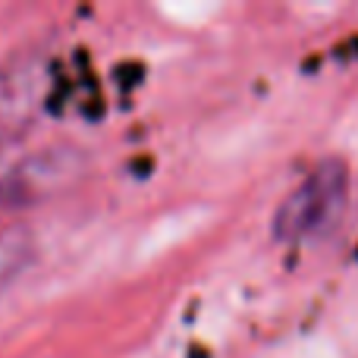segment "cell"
Returning <instances> with one entry per match:
<instances>
[{
    "label": "cell",
    "instance_id": "obj_1",
    "mask_svg": "<svg viewBox=\"0 0 358 358\" xmlns=\"http://www.w3.org/2000/svg\"><path fill=\"white\" fill-rule=\"evenodd\" d=\"M349 195V170L340 157L315 164L273 210L271 229L280 242H302L327 233L340 220Z\"/></svg>",
    "mask_w": 358,
    "mask_h": 358
},
{
    "label": "cell",
    "instance_id": "obj_2",
    "mask_svg": "<svg viewBox=\"0 0 358 358\" xmlns=\"http://www.w3.org/2000/svg\"><path fill=\"white\" fill-rule=\"evenodd\" d=\"M79 170L82 155L76 148H66V145H54L48 151L29 155L0 173V201L19 204L44 198L50 192H57L60 185H66Z\"/></svg>",
    "mask_w": 358,
    "mask_h": 358
},
{
    "label": "cell",
    "instance_id": "obj_3",
    "mask_svg": "<svg viewBox=\"0 0 358 358\" xmlns=\"http://www.w3.org/2000/svg\"><path fill=\"white\" fill-rule=\"evenodd\" d=\"M41 69L35 60H13L0 66V142L29 120L41 98Z\"/></svg>",
    "mask_w": 358,
    "mask_h": 358
},
{
    "label": "cell",
    "instance_id": "obj_4",
    "mask_svg": "<svg viewBox=\"0 0 358 358\" xmlns=\"http://www.w3.org/2000/svg\"><path fill=\"white\" fill-rule=\"evenodd\" d=\"M35 233L29 227H3L0 229V286L16 280L35 258Z\"/></svg>",
    "mask_w": 358,
    "mask_h": 358
}]
</instances>
